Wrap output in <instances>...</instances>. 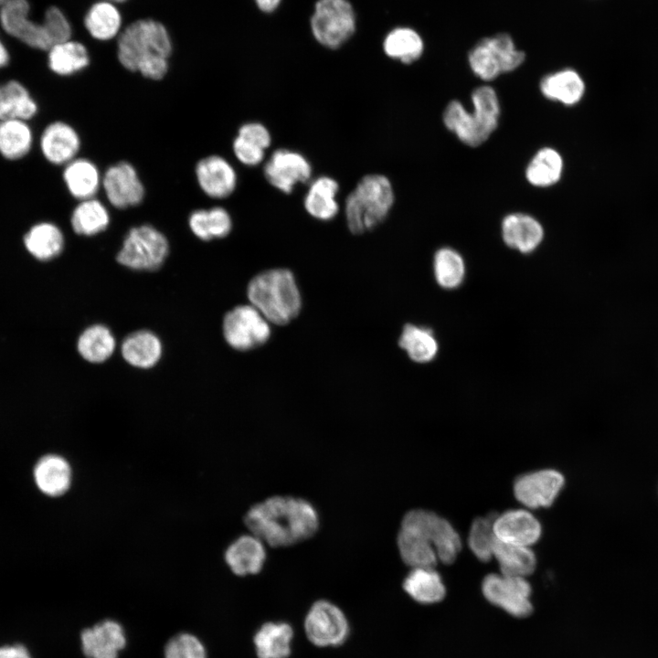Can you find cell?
Returning a JSON list of instances; mask_svg holds the SVG:
<instances>
[{"instance_id":"1","label":"cell","mask_w":658,"mask_h":658,"mask_svg":"<svg viewBox=\"0 0 658 658\" xmlns=\"http://www.w3.org/2000/svg\"><path fill=\"white\" fill-rule=\"evenodd\" d=\"M249 531L272 547H289L312 537L319 515L307 500L274 495L252 505L244 516Z\"/></svg>"},{"instance_id":"2","label":"cell","mask_w":658,"mask_h":658,"mask_svg":"<svg viewBox=\"0 0 658 658\" xmlns=\"http://www.w3.org/2000/svg\"><path fill=\"white\" fill-rule=\"evenodd\" d=\"M171 53L172 41L166 27L154 19L133 22L118 38L119 62L147 79L158 80L165 76Z\"/></svg>"},{"instance_id":"3","label":"cell","mask_w":658,"mask_h":658,"mask_svg":"<svg viewBox=\"0 0 658 658\" xmlns=\"http://www.w3.org/2000/svg\"><path fill=\"white\" fill-rule=\"evenodd\" d=\"M28 13L27 0H6L0 7V21L4 30L31 48L47 51L70 39L71 26L59 8L49 7L41 24L31 20Z\"/></svg>"},{"instance_id":"4","label":"cell","mask_w":658,"mask_h":658,"mask_svg":"<svg viewBox=\"0 0 658 658\" xmlns=\"http://www.w3.org/2000/svg\"><path fill=\"white\" fill-rule=\"evenodd\" d=\"M250 304L270 322L284 325L300 313L302 298L292 272L287 269L262 271L250 280Z\"/></svg>"},{"instance_id":"5","label":"cell","mask_w":658,"mask_h":658,"mask_svg":"<svg viewBox=\"0 0 658 658\" xmlns=\"http://www.w3.org/2000/svg\"><path fill=\"white\" fill-rule=\"evenodd\" d=\"M472 111L459 101L446 106L442 120L446 128L464 144L476 147L483 143L498 126L500 102L490 86H480L472 93Z\"/></svg>"},{"instance_id":"6","label":"cell","mask_w":658,"mask_h":658,"mask_svg":"<svg viewBox=\"0 0 658 658\" xmlns=\"http://www.w3.org/2000/svg\"><path fill=\"white\" fill-rule=\"evenodd\" d=\"M394 202V188L386 175H364L345 198V216L349 230L362 234L377 227L387 218Z\"/></svg>"},{"instance_id":"7","label":"cell","mask_w":658,"mask_h":658,"mask_svg":"<svg viewBox=\"0 0 658 658\" xmlns=\"http://www.w3.org/2000/svg\"><path fill=\"white\" fill-rule=\"evenodd\" d=\"M169 244L165 236L151 225L132 228L117 254V261L136 271H155L165 260Z\"/></svg>"},{"instance_id":"8","label":"cell","mask_w":658,"mask_h":658,"mask_svg":"<svg viewBox=\"0 0 658 658\" xmlns=\"http://www.w3.org/2000/svg\"><path fill=\"white\" fill-rule=\"evenodd\" d=\"M314 38L323 46L336 49L356 30V16L347 0H318L311 17Z\"/></svg>"},{"instance_id":"9","label":"cell","mask_w":658,"mask_h":658,"mask_svg":"<svg viewBox=\"0 0 658 658\" xmlns=\"http://www.w3.org/2000/svg\"><path fill=\"white\" fill-rule=\"evenodd\" d=\"M400 526L409 528L434 547L438 559L444 564H451L462 548L459 534L445 518L425 509H412L407 512Z\"/></svg>"},{"instance_id":"10","label":"cell","mask_w":658,"mask_h":658,"mask_svg":"<svg viewBox=\"0 0 658 658\" xmlns=\"http://www.w3.org/2000/svg\"><path fill=\"white\" fill-rule=\"evenodd\" d=\"M222 331L226 342L239 351L262 345L271 333L270 322L251 304L239 305L228 312Z\"/></svg>"},{"instance_id":"11","label":"cell","mask_w":658,"mask_h":658,"mask_svg":"<svg viewBox=\"0 0 658 658\" xmlns=\"http://www.w3.org/2000/svg\"><path fill=\"white\" fill-rule=\"evenodd\" d=\"M303 624L308 640L322 648L342 645L350 632L349 622L344 611L326 600L313 602Z\"/></svg>"},{"instance_id":"12","label":"cell","mask_w":658,"mask_h":658,"mask_svg":"<svg viewBox=\"0 0 658 658\" xmlns=\"http://www.w3.org/2000/svg\"><path fill=\"white\" fill-rule=\"evenodd\" d=\"M483 597L491 604L515 618H526L533 612L532 588L523 577L489 574L482 582Z\"/></svg>"},{"instance_id":"13","label":"cell","mask_w":658,"mask_h":658,"mask_svg":"<svg viewBox=\"0 0 658 658\" xmlns=\"http://www.w3.org/2000/svg\"><path fill=\"white\" fill-rule=\"evenodd\" d=\"M263 173L271 186L284 194H290L296 185L310 180L312 165L301 153L280 148L265 163Z\"/></svg>"},{"instance_id":"14","label":"cell","mask_w":658,"mask_h":658,"mask_svg":"<svg viewBox=\"0 0 658 658\" xmlns=\"http://www.w3.org/2000/svg\"><path fill=\"white\" fill-rule=\"evenodd\" d=\"M562 473L544 469L522 474L514 483V494L530 508L549 507L564 485Z\"/></svg>"},{"instance_id":"15","label":"cell","mask_w":658,"mask_h":658,"mask_svg":"<svg viewBox=\"0 0 658 658\" xmlns=\"http://www.w3.org/2000/svg\"><path fill=\"white\" fill-rule=\"evenodd\" d=\"M101 183L108 201L116 208L137 206L144 197L143 185L135 168L128 162L111 165Z\"/></svg>"},{"instance_id":"16","label":"cell","mask_w":658,"mask_h":658,"mask_svg":"<svg viewBox=\"0 0 658 658\" xmlns=\"http://www.w3.org/2000/svg\"><path fill=\"white\" fill-rule=\"evenodd\" d=\"M80 641L87 658H118L125 647L126 636L121 623L109 619L84 629Z\"/></svg>"},{"instance_id":"17","label":"cell","mask_w":658,"mask_h":658,"mask_svg":"<svg viewBox=\"0 0 658 658\" xmlns=\"http://www.w3.org/2000/svg\"><path fill=\"white\" fill-rule=\"evenodd\" d=\"M39 147L47 161L56 165H65L77 157L80 138L71 125L56 121L43 130Z\"/></svg>"},{"instance_id":"18","label":"cell","mask_w":658,"mask_h":658,"mask_svg":"<svg viewBox=\"0 0 658 658\" xmlns=\"http://www.w3.org/2000/svg\"><path fill=\"white\" fill-rule=\"evenodd\" d=\"M196 175L200 188L209 197L225 198L236 189V171L222 156L209 155L198 161Z\"/></svg>"},{"instance_id":"19","label":"cell","mask_w":658,"mask_h":658,"mask_svg":"<svg viewBox=\"0 0 658 658\" xmlns=\"http://www.w3.org/2000/svg\"><path fill=\"white\" fill-rule=\"evenodd\" d=\"M494 532L500 541L529 547L540 538L542 528L531 513L516 509L497 515L494 521Z\"/></svg>"},{"instance_id":"20","label":"cell","mask_w":658,"mask_h":658,"mask_svg":"<svg viewBox=\"0 0 658 658\" xmlns=\"http://www.w3.org/2000/svg\"><path fill=\"white\" fill-rule=\"evenodd\" d=\"M264 542L253 534L234 540L225 551V561L237 576L255 575L261 571L266 560Z\"/></svg>"},{"instance_id":"21","label":"cell","mask_w":658,"mask_h":658,"mask_svg":"<svg viewBox=\"0 0 658 658\" xmlns=\"http://www.w3.org/2000/svg\"><path fill=\"white\" fill-rule=\"evenodd\" d=\"M501 230L504 243L522 253L534 251L544 238L541 223L525 213L517 212L505 216L502 221Z\"/></svg>"},{"instance_id":"22","label":"cell","mask_w":658,"mask_h":658,"mask_svg":"<svg viewBox=\"0 0 658 658\" xmlns=\"http://www.w3.org/2000/svg\"><path fill=\"white\" fill-rule=\"evenodd\" d=\"M540 90L547 100L573 106L582 100L586 86L576 70L565 69L545 76L540 81Z\"/></svg>"},{"instance_id":"23","label":"cell","mask_w":658,"mask_h":658,"mask_svg":"<svg viewBox=\"0 0 658 658\" xmlns=\"http://www.w3.org/2000/svg\"><path fill=\"white\" fill-rule=\"evenodd\" d=\"M339 191L338 182L328 175L316 177L309 186L303 198L306 212L315 219L328 221L339 212L336 196Z\"/></svg>"},{"instance_id":"24","label":"cell","mask_w":658,"mask_h":658,"mask_svg":"<svg viewBox=\"0 0 658 658\" xmlns=\"http://www.w3.org/2000/svg\"><path fill=\"white\" fill-rule=\"evenodd\" d=\"M62 177L69 194L80 201L94 197L102 180L94 163L78 157L64 165Z\"/></svg>"},{"instance_id":"25","label":"cell","mask_w":658,"mask_h":658,"mask_svg":"<svg viewBox=\"0 0 658 658\" xmlns=\"http://www.w3.org/2000/svg\"><path fill=\"white\" fill-rule=\"evenodd\" d=\"M293 629L287 622L263 623L253 637L258 658H288L292 653Z\"/></svg>"},{"instance_id":"26","label":"cell","mask_w":658,"mask_h":658,"mask_svg":"<svg viewBox=\"0 0 658 658\" xmlns=\"http://www.w3.org/2000/svg\"><path fill=\"white\" fill-rule=\"evenodd\" d=\"M121 354L129 365L138 368H150L161 358L162 343L151 331H136L125 337L121 345Z\"/></svg>"},{"instance_id":"27","label":"cell","mask_w":658,"mask_h":658,"mask_svg":"<svg viewBox=\"0 0 658 658\" xmlns=\"http://www.w3.org/2000/svg\"><path fill=\"white\" fill-rule=\"evenodd\" d=\"M402 586L412 600L424 605L438 603L446 595V588L441 577L434 568H411Z\"/></svg>"},{"instance_id":"28","label":"cell","mask_w":658,"mask_h":658,"mask_svg":"<svg viewBox=\"0 0 658 658\" xmlns=\"http://www.w3.org/2000/svg\"><path fill=\"white\" fill-rule=\"evenodd\" d=\"M34 475L38 488L50 496L63 494L71 483L70 466L58 455L43 457L37 463Z\"/></svg>"},{"instance_id":"29","label":"cell","mask_w":658,"mask_h":658,"mask_svg":"<svg viewBox=\"0 0 658 658\" xmlns=\"http://www.w3.org/2000/svg\"><path fill=\"white\" fill-rule=\"evenodd\" d=\"M37 110L36 101L22 83L12 80L0 84V121H29L37 114Z\"/></svg>"},{"instance_id":"30","label":"cell","mask_w":658,"mask_h":658,"mask_svg":"<svg viewBox=\"0 0 658 658\" xmlns=\"http://www.w3.org/2000/svg\"><path fill=\"white\" fill-rule=\"evenodd\" d=\"M24 244L37 260H49L62 251L64 236L57 225L43 221L30 228L24 237Z\"/></svg>"},{"instance_id":"31","label":"cell","mask_w":658,"mask_h":658,"mask_svg":"<svg viewBox=\"0 0 658 658\" xmlns=\"http://www.w3.org/2000/svg\"><path fill=\"white\" fill-rule=\"evenodd\" d=\"M28 121L7 119L0 121V154L7 160H18L31 150L33 131Z\"/></svg>"},{"instance_id":"32","label":"cell","mask_w":658,"mask_h":658,"mask_svg":"<svg viewBox=\"0 0 658 658\" xmlns=\"http://www.w3.org/2000/svg\"><path fill=\"white\" fill-rule=\"evenodd\" d=\"M493 556L497 559L503 575L526 578L536 569V555L528 547L509 544L495 538Z\"/></svg>"},{"instance_id":"33","label":"cell","mask_w":658,"mask_h":658,"mask_svg":"<svg viewBox=\"0 0 658 658\" xmlns=\"http://www.w3.org/2000/svg\"><path fill=\"white\" fill-rule=\"evenodd\" d=\"M397 545L403 562L411 568L436 567L439 559L434 547L417 532L400 526Z\"/></svg>"},{"instance_id":"34","label":"cell","mask_w":658,"mask_h":658,"mask_svg":"<svg viewBox=\"0 0 658 658\" xmlns=\"http://www.w3.org/2000/svg\"><path fill=\"white\" fill-rule=\"evenodd\" d=\"M564 162L561 154L554 148L543 147L528 163L525 177L532 186L548 187L561 178Z\"/></svg>"},{"instance_id":"35","label":"cell","mask_w":658,"mask_h":658,"mask_svg":"<svg viewBox=\"0 0 658 658\" xmlns=\"http://www.w3.org/2000/svg\"><path fill=\"white\" fill-rule=\"evenodd\" d=\"M90 56L86 47L69 39L53 46L48 53L49 69L60 76H69L88 67Z\"/></svg>"},{"instance_id":"36","label":"cell","mask_w":658,"mask_h":658,"mask_svg":"<svg viewBox=\"0 0 658 658\" xmlns=\"http://www.w3.org/2000/svg\"><path fill=\"white\" fill-rule=\"evenodd\" d=\"M188 224L193 234L204 241L224 238L232 228L231 217L221 207L193 211Z\"/></svg>"},{"instance_id":"37","label":"cell","mask_w":658,"mask_h":658,"mask_svg":"<svg viewBox=\"0 0 658 658\" xmlns=\"http://www.w3.org/2000/svg\"><path fill=\"white\" fill-rule=\"evenodd\" d=\"M84 25L93 38L106 41L118 35L122 26V16L113 3L107 0L100 1L88 10Z\"/></svg>"},{"instance_id":"38","label":"cell","mask_w":658,"mask_h":658,"mask_svg":"<svg viewBox=\"0 0 658 658\" xmlns=\"http://www.w3.org/2000/svg\"><path fill=\"white\" fill-rule=\"evenodd\" d=\"M116 342L111 330L103 324H93L80 335L77 348L88 362L102 363L111 356Z\"/></svg>"},{"instance_id":"39","label":"cell","mask_w":658,"mask_h":658,"mask_svg":"<svg viewBox=\"0 0 658 658\" xmlns=\"http://www.w3.org/2000/svg\"><path fill=\"white\" fill-rule=\"evenodd\" d=\"M70 223L77 234L93 236L108 228L110 215L106 207L92 197L80 201L71 213Z\"/></svg>"},{"instance_id":"40","label":"cell","mask_w":658,"mask_h":658,"mask_svg":"<svg viewBox=\"0 0 658 658\" xmlns=\"http://www.w3.org/2000/svg\"><path fill=\"white\" fill-rule=\"evenodd\" d=\"M387 56L404 64L417 61L424 50L420 36L409 27H398L390 31L383 42Z\"/></svg>"},{"instance_id":"41","label":"cell","mask_w":658,"mask_h":658,"mask_svg":"<svg viewBox=\"0 0 658 658\" xmlns=\"http://www.w3.org/2000/svg\"><path fill=\"white\" fill-rule=\"evenodd\" d=\"M399 346L409 357L417 363H428L438 353V342L432 331L423 326L408 324L403 327L398 340Z\"/></svg>"},{"instance_id":"42","label":"cell","mask_w":658,"mask_h":658,"mask_svg":"<svg viewBox=\"0 0 658 658\" xmlns=\"http://www.w3.org/2000/svg\"><path fill=\"white\" fill-rule=\"evenodd\" d=\"M434 275L439 285L445 289L460 286L465 276V264L459 252L451 248L438 249L433 260Z\"/></svg>"},{"instance_id":"43","label":"cell","mask_w":658,"mask_h":658,"mask_svg":"<svg viewBox=\"0 0 658 658\" xmlns=\"http://www.w3.org/2000/svg\"><path fill=\"white\" fill-rule=\"evenodd\" d=\"M496 515L495 513H491L485 517H477L471 525L468 544L474 556L482 562H487L493 557L496 538L494 521Z\"/></svg>"},{"instance_id":"44","label":"cell","mask_w":658,"mask_h":658,"mask_svg":"<svg viewBox=\"0 0 658 658\" xmlns=\"http://www.w3.org/2000/svg\"><path fill=\"white\" fill-rule=\"evenodd\" d=\"M468 62L472 72L483 80H493L502 73L498 58L485 38L470 50Z\"/></svg>"},{"instance_id":"45","label":"cell","mask_w":658,"mask_h":658,"mask_svg":"<svg viewBox=\"0 0 658 658\" xmlns=\"http://www.w3.org/2000/svg\"><path fill=\"white\" fill-rule=\"evenodd\" d=\"M484 38L497 57L502 73L516 69L525 61V52L515 48L510 35L500 33Z\"/></svg>"},{"instance_id":"46","label":"cell","mask_w":658,"mask_h":658,"mask_svg":"<svg viewBox=\"0 0 658 658\" xmlns=\"http://www.w3.org/2000/svg\"><path fill=\"white\" fill-rule=\"evenodd\" d=\"M164 658H207V651L196 636L182 632L168 641L164 647Z\"/></svg>"},{"instance_id":"47","label":"cell","mask_w":658,"mask_h":658,"mask_svg":"<svg viewBox=\"0 0 658 658\" xmlns=\"http://www.w3.org/2000/svg\"><path fill=\"white\" fill-rule=\"evenodd\" d=\"M236 158L247 166L260 164L265 156V151L255 143L237 135L232 144Z\"/></svg>"},{"instance_id":"48","label":"cell","mask_w":658,"mask_h":658,"mask_svg":"<svg viewBox=\"0 0 658 658\" xmlns=\"http://www.w3.org/2000/svg\"><path fill=\"white\" fill-rule=\"evenodd\" d=\"M238 135L267 150L271 144V135L268 128L257 122H249L242 124Z\"/></svg>"},{"instance_id":"49","label":"cell","mask_w":658,"mask_h":658,"mask_svg":"<svg viewBox=\"0 0 658 658\" xmlns=\"http://www.w3.org/2000/svg\"><path fill=\"white\" fill-rule=\"evenodd\" d=\"M0 658H32L28 650L22 644L0 647Z\"/></svg>"},{"instance_id":"50","label":"cell","mask_w":658,"mask_h":658,"mask_svg":"<svg viewBox=\"0 0 658 658\" xmlns=\"http://www.w3.org/2000/svg\"><path fill=\"white\" fill-rule=\"evenodd\" d=\"M255 2L262 12L271 13L278 7L281 0H255Z\"/></svg>"},{"instance_id":"51","label":"cell","mask_w":658,"mask_h":658,"mask_svg":"<svg viewBox=\"0 0 658 658\" xmlns=\"http://www.w3.org/2000/svg\"><path fill=\"white\" fill-rule=\"evenodd\" d=\"M9 53L0 38V69L5 67L9 62Z\"/></svg>"},{"instance_id":"52","label":"cell","mask_w":658,"mask_h":658,"mask_svg":"<svg viewBox=\"0 0 658 658\" xmlns=\"http://www.w3.org/2000/svg\"><path fill=\"white\" fill-rule=\"evenodd\" d=\"M107 1H110L111 3H121V2H124L126 0H107Z\"/></svg>"},{"instance_id":"53","label":"cell","mask_w":658,"mask_h":658,"mask_svg":"<svg viewBox=\"0 0 658 658\" xmlns=\"http://www.w3.org/2000/svg\"><path fill=\"white\" fill-rule=\"evenodd\" d=\"M6 0H0V7L4 5Z\"/></svg>"}]
</instances>
